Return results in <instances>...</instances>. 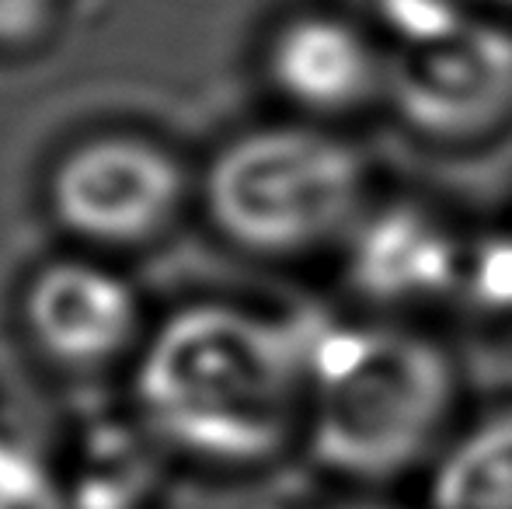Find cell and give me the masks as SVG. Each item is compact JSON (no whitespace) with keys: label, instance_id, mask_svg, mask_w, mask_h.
Here are the masks:
<instances>
[{"label":"cell","instance_id":"1","mask_svg":"<svg viewBox=\"0 0 512 509\" xmlns=\"http://www.w3.org/2000/svg\"><path fill=\"white\" fill-rule=\"evenodd\" d=\"M136 408L185 461L241 475L304 443L307 339L255 307L185 304L133 360Z\"/></svg>","mask_w":512,"mask_h":509},{"label":"cell","instance_id":"2","mask_svg":"<svg viewBox=\"0 0 512 509\" xmlns=\"http://www.w3.org/2000/svg\"><path fill=\"white\" fill-rule=\"evenodd\" d=\"M457 408L453 353L401 318L335 325L307 342L304 447L342 482L373 489L429 468Z\"/></svg>","mask_w":512,"mask_h":509},{"label":"cell","instance_id":"3","mask_svg":"<svg viewBox=\"0 0 512 509\" xmlns=\"http://www.w3.org/2000/svg\"><path fill=\"white\" fill-rule=\"evenodd\" d=\"M213 234L255 262L342 248L373 206V164L342 126L279 119L227 140L199 178Z\"/></svg>","mask_w":512,"mask_h":509},{"label":"cell","instance_id":"4","mask_svg":"<svg viewBox=\"0 0 512 509\" xmlns=\"http://www.w3.org/2000/svg\"><path fill=\"white\" fill-rule=\"evenodd\" d=\"M384 112L422 147L474 150L512 129V21L460 14L391 49Z\"/></svg>","mask_w":512,"mask_h":509},{"label":"cell","instance_id":"5","mask_svg":"<svg viewBox=\"0 0 512 509\" xmlns=\"http://www.w3.org/2000/svg\"><path fill=\"white\" fill-rule=\"evenodd\" d=\"M189 175L171 150L140 136H95L56 161L46 185L53 227L74 252L115 258L161 245L185 217Z\"/></svg>","mask_w":512,"mask_h":509},{"label":"cell","instance_id":"6","mask_svg":"<svg viewBox=\"0 0 512 509\" xmlns=\"http://www.w3.org/2000/svg\"><path fill=\"white\" fill-rule=\"evenodd\" d=\"M18 325L25 346L67 377L133 363L150 335L140 290L112 258L84 252L49 258L21 283Z\"/></svg>","mask_w":512,"mask_h":509},{"label":"cell","instance_id":"7","mask_svg":"<svg viewBox=\"0 0 512 509\" xmlns=\"http://www.w3.org/2000/svg\"><path fill=\"white\" fill-rule=\"evenodd\" d=\"M387 77L391 46L335 0L290 14L265 42L272 95L307 123L342 126L384 109Z\"/></svg>","mask_w":512,"mask_h":509},{"label":"cell","instance_id":"8","mask_svg":"<svg viewBox=\"0 0 512 509\" xmlns=\"http://www.w3.org/2000/svg\"><path fill=\"white\" fill-rule=\"evenodd\" d=\"M464 241L429 206L373 203L342 245L345 276L366 304L398 318L411 307L453 300Z\"/></svg>","mask_w":512,"mask_h":509},{"label":"cell","instance_id":"9","mask_svg":"<svg viewBox=\"0 0 512 509\" xmlns=\"http://www.w3.org/2000/svg\"><path fill=\"white\" fill-rule=\"evenodd\" d=\"M425 509H512V401L453 429L429 464Z\"/></svg>","mask_w":512,"mask_h":509},{"label":"cell","instance_id":"10","mask_svg":"<svg viewBox=\"0 0 512 509\" xmlns=\"http://www.w3.org/2000/svg\"><path fill=\"white\" fill-rule=\"evenodd\" d=\"M453 300L478 318H512V234L464 241Z\"/></svg>","mask_w":512,"mask_h":509},{"label":"cell","instance_id":"11","mask_svg":"<svg viewBox=\"0 0 512 509\" xmlns=\"http://www.w3.org/2000/svg\"><path fill=\"white\" fill-rule=\"evenodd\" d=\"M335 4L356 14L391 49L429 39L467 14L457 0H335Z\"/></svg>","mask_w":512,"mask_h":509},{"label":"cell","instance_id":"12","mask_svg":"<svg viewBox=\"0 0 512 509\" xmlns=\"http://www.w3.org/2000/svg\"><path fill=\"white\" fill-rule=\"evenodd\" d=\"M42 14V0H0V42L21 39L35 28Z\"/></svg>","mask_w":512,"mask_h":509},{"label":"cell","instance_id":"13","mask_svg":"<svg viewBox=\"0 0 512 509\" xmlns=\"http://www.w3.org/2000/svg\"><path fill=\"white\" fill-rule=\"evenodd\" d=\"M457 4L471 14H488V18L512 21V0H457Z\"/></svg>","mask_w":512,"mask_h":509}]
</instances>
